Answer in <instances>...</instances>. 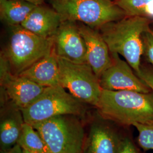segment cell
Masks as SVG:
<instances>
[{"mask_svg": "<svg viewBox=\"0 0 153 153\" xmlns=\"http://www.w3.org/2000/svg\"><path fill=\"white\" fill-rule=\"evenodd\" d=\"M96 107L101 117L125 126L153 124V92L103 90Z\"/></svg>", "mask_w": 153, "mask_h": 153, "instance_id": "obj_1", "label": "cell"}, {"mask_svg": "<svg viewBox=\"0 0 153 153\" xmlns=\"http://www.w3.org/2000/svg\"><path fill=\"white\" fill-rule=\"evenodd\" d=\"M152 22L146 16H126L98 29L110 52L121 55L136 74L140 73L141 68L142 34L150 28Z\"/></svg>", "mask_w": 153, "mask_h": 153, "instance_id": "obj_2", "label": "cell"}, {"mask_svg": "<svg viewBox=\"0 0 153 153\" xmlns=\"http://www.w3.org/2000/svg\"><path fill=\"white\" fill-rule=\"evenodd\" d=\"M10 27L8 43L1 56L11 72L18 75L49 53L54 47V38H42L21 25Z\"/></svg>", "mask_w": 153, "mask_h": 153, "instance_id": "obj_3", "label": "cell"}, {"mask_svg": "<svg viewBox=\"0 0 153 153\" xmlns=\"http://www.w3.org/2000/svg\"><path fill=\"white\" fill-rule=\"evenodd\" d=\"M63 21L81 22L98 30L109 22L119 21L126 13L112 0H49Z\"/></svg>", "mask_w": 153, "mask_h": 153, "instance_id": "obj_4", "label": "cell"}, {"mask_svg": "<svg viewBox=\"0 0 153 153\" xmlns=\"http://www.w3.org/2000/svg\"><path fill=\"white\" fill-rule=\"evenodd\" d=\"M32 126L43 138L48 153H82L86 135L76 116L60 115Z\"/></svg>", "mask_w": 153, "mask_h": 153, "instance_id": "obj_5", "label": "cell"}, {"mask_svg": "<svg viewBox=\"0 0 153 153\" xmlns=\"http://www.w3.org/2000/svg\"><path fill=\"white\" fill-rule=\"evenodd\" d=\"M83 103L60 85L49 86L22 109V114L25 123L33 125L60 115L82 116L85 112Z\"/></svg>", "mask_w": 153, "mask_h": 153, "instance_id": "obj_6", "label": "cell"}, {"mask_svg": "<svg viewBox=\"0 0 153 153\" xmlns=\"http://www.w3.org/2000/svg\"><path fill=\"white\" fill-rule=\"evenodd\" d=\"M59 84L82 103L96 107L102 88L91 66L76 64L58 57Z\"/></svg>", "mask_w": 153, "mask_h": 153, "instance_id": "obj_7", "label": "cell"}, {"mask_svg": "<svg viewBox=\"0 0 153 153\" xmlns=\"http://www.w3.org/2000/svg\"><path fill=\"white\" fill-rule=\"evenodd\" d=\"M1 104L25 109L38 98L46 87L13 74L5 60L0 57Z\"/></svg>", "mask_w": 153, "mask_h": 153, "instance_id": "obj_8", "label": "cell"}, {"mask_svg": "<svg viewBox=\"0 0 153 153\" xmlns=\"http://www.w3.org/2000/svg\"><path fill=\"white\" fill-rule=\"evenodd\" d=\"M111 53V52H110ZM112 61L110 65L99 78L103 90L110 91H133L149 93L152 90L135 74L127 61L123 60L116 53H111Z\"/></svg>", "mask_w": 153, "mask_h": 153, "instance_id": "obj_9", "label": "cell"}, {"mask_svg": "<svg viewBox=\"0 0 153 153\" xmlns=\"http://www.w3.org/2000/svg\"><path fill=\"white\" fill-rule=\"evenodd\" d=\"M58 57L76 64H86V47L76 22L63 21L54 36Z\"/></svg>", "mask_w": 153, "mask_h": 153, "instance_id": "obj_10", "label": "cell"}, {"mask_svg": "<svg viewBox=\"0 0 153 153\" xmlns=\"http://www.w3.org/2000/svg\"><path fill=\"white\" fill-rule=\"evenodd\" d=\"M123 138L103 117L93 121L82 153H119Z\"/></svg>", "mask_w": 153, "mask_h": 153, "instance_id": "obj_11", "label": "cell"}, {"mask_svg": "<svg viewBox=\"0 0 153 153\" xmlns=\"http://www.w3.org/2000/svg\"><path fill=\"white\" fill-rule=\"evenodd\" d=\"M78 25L86 44L87 62L99 79L112 61L109 48L98 30L81 22Z\"/></svg>", "mask_w": 153, "mask_h": 153, "instance_id": "obj_12", "label": "cell"}, {"mask_svg": "<svg viewBox=\"0 0 153 153\" xmlns=\"http://www.w3.org/2000/svg\"><path fill=\"white\" fill-rule=\"evenodd\" d=\"M62 21L53 7L36 5L21 24L23 28L44 38H53Z\"/></svg>", "mask_w": 153, "mask_h": 153, "instance_id": "obj_13", "label": "cell"}, {"mask_svg": "<svg viewBox=\"0 0 153 153\" xmlns=\"http://www.w3.org/2000/svg\"><path fill=\"white\" fill-rule=\"evenodd\" d=\"M1 152L6 151L18 143L25 123L22 111L11 104H1Z\"/></svg>", "mask_w": 153, "mask_h": 153, "instance_id": "obj_14", "label": "cell"}, {"mask_svg": "<svg viewBox=\"0 0 153 153\" xmlns=\"http://www.w3.org/2000/svg\"><path fill=\"white\" fill-rule=\"evenodd\" d=\"M18 75L44 87L60 85L58 56L55 47L43 59Z\"/></svg>", "mask_w": 153, "mask_h": 153, "instance_id": "obj_15", "label": "cell"}, {"mask_svg": "<svg viewBox=\"0 0 153 153\" xmlns=\"http://www.w3.org/2000/svg\"><path fill=\"white\" fill-rule=\"evenodd\" d=\"M36 5L21 0H0V18L9 27L21 25Z\"/></svg>", "mask_w": 153, "mask_h": 153, "instance_id": "obj_16", "label": "cell"}, {"mask_svg": "<svg viewBox=\"0 0 153 153\" xmlns=\"http://www.w3.org/2000/svg\"><path fill=\"white\" fill-rule=\"evenodd\" d=\"M23 150L31 152L48 153L47 148L40 133L32 125L24 123L17 143Z\"/></svg>", "mask_w": 153, "mask_h": 153, "instance_id": "obj_17", "label": "cell"}, {"mask_svg": "<svg viewBox=\"0 0 153 153\" xmlns=\"http://www.w3.org/2000/svg\"><path fill=\"white\" fill-rule=\"evenodd\" d=\"M124 11L126 16L150 18L153 13V0H114Z\"/></svg>", "mask_w": 153, "mask_h": 153, "instance_id": "obj_18", "label": "cell"}, {"mask_svg": "<svg viewBox=\"0 0 153 153\" xmlns=\"http://www.w3.org/2000/svg\"><path fill=\"white\" fill-rule=\"evenodd\" d=\"M134 126L138 133L137 141L144 150H153V124H143L135 123Z\"/></svg>", "mask_w": 153, "mask_h": 153, "instance_id": "obj_19", "label": "cell"}, {"mask_svg": "<svg viewBox=\"0 0 153 153\" xmlns=\"http://www.w3.org/2000/svg\"><path fill=\"white\" fill-rule=\"evenodd\" d=\"M143 55L153 65V30L150 27L142 34Z\"/></svg>", "mask_w": 153, "mask_h": 153, "instance_id": "obj_20", "label": "cell"}, {"mask_svg": "<svg viewBox=\"0 0 153 153\" xmlns=\"http://www.w3.org/2000/svg\"><path fill=\"white\" fill-rule=\"evenodd\" d=\"M138 76L145 82L153 92V71L146 68H141V71L137 74Z\"/></svg>", "mask_w": 153, "mask_h": 153, "instance_id": "obj_21", "label": "cell"}, {"mask_svg": "<svg viewBox=\"0 0 153 153\" xmlns=\"http://www.w3.org/2000/svg\"><path fill=\"white\" fill-rule=\"evenodd\" d=\"M119 153H139L136 146L128 137L122 139Z\"/></svg>", "mask_w": 153, "mask_h": 153, "instance_id": "obj_22", "label": "cell"}, {"mask_svg": "<svg viewBox=\"0 0 153 153\" xmlns=\"http://www.w3.org/2000/svg\"><path fill=\"white\" fill-rule=\"evenodd\" d=\"M1 153H23L22 148L17 143L11 149Z\"/></svg>", "mask_w": 153, "mask_h": 153, "instance_id": "obj_23", "label": "cell"}, {"mask_svg": "<svg viewBox=\"0 0 153 153\" xmlns=\"http://www.w3.org/2000/svg\"><path fill=\"white\" fill-rule=\"evenodd\" d=\"M21 1H27L28 2L33 3V4H35L36 5H39L44 4V2H45V0H21Z\"/></svg>", "mask_w": 153, "mask_h": 153, "instance_id": "obj_24", "label": "cell"}, {"mask_svg": "<svg viewBox=\"0 0 153 153\" xmlns=\"http://www.w3.org/2000/svg\"><path fill=\"white\" fill-rule=\"evenodd\" d=\"M23 153H35V152H29V151H27V150H23Z\"/></svg>", "mask_w": 153, "mask_h": 153, "instance_id": "obj_25", "label": "cell"}]
</instances>
